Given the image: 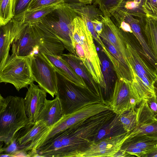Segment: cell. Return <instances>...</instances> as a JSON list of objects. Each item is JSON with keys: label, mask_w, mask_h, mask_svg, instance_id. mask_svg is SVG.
I'll use <instances>...</instances> for the list:
<instances>
[{"label": "cell", "mask_w": 157, "mask_h": 157, "mask_svg": "<svg viewBox=\"0 0 157 157\" xmlns=\"http://www.w3.org/2000/svg\"><path fill=\"white\" fill-rule=\"evenodd\" d=\"M115 114L108 110L57 133L36 150V156L77 157L90 146L94 136Z\"/></svg>", "instance_id": "6da1fadb"}, {"label": "cell", "mask_w": 157, "mask_h": 157, "mask_svg": "<svg viewBox=\"0 0 157 157\" xmlns=\"http://www.w3.org/2000/svg\"><path fill=\"white\" fill-rule=\"evenodd\" d=\"M74 47L77 56L92 76L95 82L103 87L106 86L93 38L86 23L79 16L72 22Z\"/></svg>", "instance_id": "7a4b0ae2"}, {"label": "cell", "mask_w": 157, "mask_h": 157, "mask_svg": "<svg viewBox=\"0 0 157 157\" xmlns=\"http://www.w3.org/2000/svg\"><path fill=\"white\" fill-rule=\"evenodd\" d=\"M78 16L70 5L64 2L35 24L54 34L70 53L76 56L74 47L72 23Z\"/></svg>", "instance_id": "3957f363"}, {"label": "cell", "mask_w": 157, "mask_h": 157, "mask_svg": "<svg viewBox=\"0 0 157 157\" xmlns=\"http://www.w3.org/2000/svg\"><path fill=\"white\" fill-rule=\"evenodd\" d=\"M29 122L24 98L10 95L4 98L0 109V141L9 145L17 132Z\"/></svg>", "instance_id": "277c9868"}, {"label": "cell", "mask_w": 157, "mask_h": 157, "mask_svg": "<svg viewBox=\"0 0 157 157\" xmlns=\"http://www.w3.org/2000/svg\"><path fill=\"white\" fill-rule=\"evenodd\" d=\"M56 73L57 84L56 96L59 101L63 115L71 113L88 105L101 102L87 87L75 84Z\"/></svg>", "instance_id": "5b68a950"}, {"label": "cell", "mask_w": 157, "mask_h": 157, "mask_svg": "<svg viewBox=\"0 0 157 157\" xmlns=\"http://www.w3.org/2000/svg\"><path fill=\"white\" fill-rule=\"evenodd\" d=\"M110 110L106 102L101 101L91 104L71 113L63 115L56 123L38 136L30 144L28 149L32 153L49 139L57 133L82 122L90 117L102 112Z\"/></svg>", "instance_id": "8992f818"}, {"label": "cell", "mask_w": 157, "mask_h": 157, "mask_svg": "<svg viewBox=\"0 0 157 157\" xmlns=\"http://www.w3.org/2000/svg\"><path fill=\"white\" fill-rule=\"evenodd\" d=\"M34 53L26 56L7 55L0 66V83L12 84L19 91L34 82L32 63Z\"/></svg>", "instance_id": "52a82bcc"}, {"label": "cell", "mask_w": 157, "mask_h": 157, "mask_svg": "<svg viewBox=\"0 0 157 157\" xmlns=\"http://www.w3.org/2000/svg\"><path fill=\"white\" fill-rule=\"evenodd\" d=\"M128 58L132 72L133 85L142 99L156 94V73L150 68L134 47L126 40Z\"/></svg>", "instance_id": "ba28073f"}, {"label": "cell", "mask_w": 157, "mask_h": 157, "mask_svg": "<svg viewBox=\"0 0 157 157\" xmlns=\"http://www.w3.org/2000/svg\"><path fill=\"white\" fill-rule=\"evenodd\" d=\"M142 100L132 81L119 78L116 81L112 95L107 103L110 110L119 117L127 111L136 110Z\"/></svg>", "instance_id": "9c48e42d"}, {"label": "cell", "mask_w": 157, "mask_h": 157, "mask_svg": "<svg viewBox=\"0 0 157 157\" xmlns=\"http://www.w3.org/2000/svg\"><path fill=\"white\" fill-rule=\"evenodd\" d=\"M31 69L34 81L53 98L57 92L56 72L43 53L34 54Z\"/></svg>", "instance_id": "30bf717a"}, {"label": "cell", "mask_w": 157, "mask_h": 157, "mask_svg": "<svg viewBox=\"0 0 157 157\" xmlns=\"http://www.w3.org/2000/svg\"><path fill=\"white\" fill-rule=\"evenodd\" d=\"M129 133L126 132L92 141L90 146L77 157H114L128 138Z\"/></svg>", "instance_id": "8fae6325"}, {"label": "cell", "mask_w": 157, "mask_h": 157, "mask_svg": "<svg viewBox=\"0 0 157 157\" xmlns=\"http://www.w3.org/2000/svg\"><path fill=\"white\" fill-rule=\"evenodd\" d=\"M36 33L35 24L23 23L21 30L12 44V53L26 56L38 52Z\"/></svg>", "instance_id": "7c38bea8"}, {"label": "cell", "mask_w": 157, "mask_h": 157, "mask_svg": "<svg viewBox=\"0 0 157 157\" xmlns=\"http://www.w3.org/2000/svg\"><path fill=\"white\" fill-rule=\"evenodd\" d=\"M101 21L102 23V30L99 36L115 48L130 68L126 48V40L123 34L110 17L103 15Z\"/></svg>", "instance_id": "4fadbf2b"}, {"label": "cell", "mask_w": 157, "mask_h": 157, "mask_svg": "<svg viewBox=\"0 0 157 157\" xmlns=\"http://www.w3.org/2000/svg\"><path fill=\"white\" fill-rule=\"evenodd\" d=\"M47 92L38 85L32 82L28 88L24 98L26 114L29 123L37 121L38 117L46 99Z\"/></svg>", "instance_id": "5bb4252c"}, {"label": "cell", "mask_w": 157, "mask_h": 157, "mask_svg": "<svg viewBox=\"0 0 157 157\" xmlns=\"http://www.w3.org/2000/svg\"><path fill=\"white\" fill-rule=\"evenodd\" d=\"M35 25L36 45L38 52L56 56H61L65 48L61 41L49 30Z\"/></svg>", "instance_id": "9a60e30c"}, {"label": "cell", "mask_w": 157, "mask_h": 157, "mask_svg": "<svg viewBox=\"0 0 157 157\" xmlns=\"http://www.w3.org/2000/svg\"><path fill=\"white\" fill-rule=\"evenodd\" d=\"M23 23L21 18L13 17L6 24L0 26V66L9 54L12 42Z\"/></svg>", "instance_id": "2e32d148"}, {"label": "cell", "mask_w": 157, "mask_h": 157, "mask_svg": "<svg viewBox=\"0 0 157 157\" xmlns=\"http://www.w3.org/2000/svg\"><path fill=\"white\" fill-rule=\"evenodd\" d=\"M48 127L45 124L40 121L29 122L17 132L14 138L21 150L27 152L26 149Z\"/></svg>", "instance_id": "e0dca14e"}, {"label": "cell", "mask_w": 157, "mask_h": 157, "mask_svg": "<svg viewBox=\"0 0 157 157\" xmlns=\"http://www.w3.org/2000/svg\"><path fill=\"white\" fill-rule=\"evenodd\" d=\"M101 47L113 64L118 78H123L132 81L133 77L130 68L115 48L106 41L103 40Z\"/></svg>", "instance_id": "ac0fdd59"}, {"label": "cell", "mask_w": 157, "mask_h": 157, "mask_svg": "<svg viewBox=\"0 0 157 157\" xmlns=\"http://www.w3.org/2000/svg\"><path fill=\"white\" fill-rule=\"evenodd\" d=\"M61 56L83 81L86 87L95 94L97 90L94 82V81L80 58L70 53H63Z\"/></svg>", "instance_id": "d6986e66"}, {"label": "cell", "mask_w": 157, "mask_h": 157, "mask_svg": "<svg viewBox=\"0 0 157 157\" xmlns=\"http://www.w3.org/2000/svg\"><path fill=\"white\" fill-rule=\"evenodd\" d=\"M63 116L58 99L56 97L52 100L46 99L37 121L43 122L50 127L58 121Z\"/></svg>", "instance_id": "ffe728a7"}, {"label": "cell", "mask_w": 157, "mask_h": 157, "mask_svg": "<svg viewBox=\"0 0 157 157\" xmlns=\"http://www.w3.org/2000/svg\"><path fill=\"white\" fill-rule=\"evenodd\" d=\"M157 133H154L128 138L124 142L121 149L134 147L147 151L149 154L157 152Z\"/></svg>", "instance_id": "44dd1931"}, {"label": "cell", "mask_w": 157, "mask_h": 157, "mask_svg": "<svg viewBox=\"0 0 157 157\" xmlns=\"http://www.w3.org/2000/svg\"><path fill=\"white\" fill-rule=\"evenodd\" d=\"M44 54L57 72L74 83L86 87L83 81L75 73L61 56H56L48 53Z\"/></svg>", "instance_id": "7402d4cb"}, {"label": "cell", "mask_w": 157, "mask_h": 157, "mask_svg": "<svg viewBox=\"0 0 157 157\" xmlns=\"http://www.w3.org/2000/svg\"><path fill=\"white\" fill-rule=\"evenodd\" d=\"M124 20L130 25L132 33L137 38L141 45L145 56L156 67L157 59L147 45L142 35L140 26V21L128 14L125 16Z\"/></svg>", "instance_id": "603a6c76"}, {"label": "cell", "mask_w": 157, "mask_h": 157, "mask_svg": "<svg viewBox=\"0 0 157 157\" xmlns=\"http://www.w3.org/2000/svg\"><path fill=\"white\" fill-rule=\"evenodd\" d=\"M144 32L148 46L155 58L157 57V17L146 15Z\"/></svg>", "instance_id": "cb8c5ba5"}, {"label": "cell", "mask_w": 157, "mask_h": 157, "mask_svg": "<svg viewBox=\"0 0 157 157\" xmlns=\"http://www.w3.org/2000/svg\"><path fill=\"white\" fill-rule=\"evenodd\" d=\"M61 3L55 4L25 11L22 17L23 23L35 24L58 7Z\"/></svg>", "instance_id": "d4e9b609"}, {"label": "cell", "mask_w": 157, "mask_h": 157, "mask_svg": "<svg viewBox=\"0 0 157 157\" xmlns=\"http://www.w3.org/2000/svg\"><path fill=\"white\" fill-rule=\"evenodd\" d=\"M136 110V127L143 124L157 122V114L149 108L145 99H143Z\"/></svg>", "instance_id": "484cf974"}, {"label": "cell", "mask_w": 157, "mask_h": 157, "mask_svg": "<svg viewBox=\"0 0 157 157\" xmlns=\"http://www.w3.org/2000/svg\"><path fill=\"white\" fill-rule=\"evenodd\" d=\"M143 4L134 0H124L119 9L131 15L139 17L143 21H145L146 17L143 10Z\"/></svg>", "instance_id": "4316f807"}, {"label": "cell", "mask_w": 157, "mask_h": 157, "mask_svg": "<svg viewBox=\"0 0 157 157\" xmlns=\"http://www.w3.org/2000/svg\"><path fill=\"white\" fill-rule=\"evenodd\" d=\"M124 0H96L103 15L109 17L119 10Z\"/></svg>", "instance_id": "83f0119b"}, {"label": "cell", "mask_w": 157, "mask_h": 157, "mask_svg": "<svg viewBox=\"0 0 157 157\" xmlns=\"http://www.w3.org/2000/svg\"><path fill=\"white\" fill-rule=\"evenodd\" d=\"M13 0H0V26L6 24L14 17Z\"/></svg>", "instance_id": "f1b7e54d"}, {"label": "cell", "mask_w": 157, "mask_h": 157, "mask_svg": "<svg viewBox=\"0 0 157 157\" xmlns=\"http://www.w3.org/2000/svg\"><path fill=\"white\" fill-rule=\"evenodd\" d=\"M119 117L123 127L126 132H130L135 128L136 123V110L127 111Z\"/></svg>", "instance_id": "f546056e"}, {"label": "cell", "mask_w": 157, "mask_h": 157, "mask_svg": "<svg viewBox=\"0 0 157 157\" xmlns=\"http://www.w3.org/2000/svg\"><path fill=\"white\" fill-rule=\"evenodd\" d=\"M154 133H157V122L143 124L135 128L130 132L128 138Z\"/></svg>", "instance_id": "4dcf8cb0"}, {"label": "cell", "mask_w": 157, "mask_h": 157, "mask_svg": "<svg viewBox=\"0 0 157 157\" xmlns=\"http://www.w3.org/2000/svg\"><path fill=\"white\" fill-rule=\"evenodd\" d=\"M32 0H13L14 17H21L28 9Z\"/></svg>", "instance_id": "1f68e13d"}, {"label": "cell", "mask_w": 157, "mask_h": 157, "mask_svg": "<svg viewBox=\"0 0 157 157\" xmlns=\"http://www.w3.org/2000/svg\"><path fill=\"white\" fill-rule=\"evenodd\" d=\"M142 6L146 15L157 17V0H144Z\"/></svg>", "instance_id": "d6a6232c"}, {"label": "cell", "mask_w": 157, "mask_h": 157, "mask_svg": "<svg viewBox=\"0 0 157 157\" xmlns=\"http://www.w3.org/2000/svg\"><path fill=\"white\" fill-rule=\"evenodd\" d=\"M65 0H32L27 10L35 9L39 7L65 2Z\"/></svg>", "instance_id": "836d02e7"}, {"label": "cell", "mask_w": 157, "mask_h": 157, "mask_svg": "<svg viewBox=\"0 0 157 157\" xmlns=\"http://www.w3.org/2000/svg\"><path fill=\"white\" fill-rule=\"evenodd\" d=\"M151 110L155 113L157 114V104L156 95H154L145 98Z\"/></svg>", "instance_id": "e575fe53"}, {"label": "cell", "mask_w": 157, "mask_h": 157, "mask_svg": "<svg viewBox=\"0 0 157 157\" xmlns=\"http://www.w3.org/2000/svg\"><path fill=\"white\" fill-rule=\"evenodd\" d=\"M94 30L99 36L102 30V22L98 20H94L91 21Z\"/></svg>", "instance_id": "d590c367"}, {"label": "cell", "mask_w": 157, "mask_h": 157, "mask_svg": "<svg viewBox=\"0 0 157 157\" xmlns=\"http://www.w3.org/2000/svg\"><path fill=\"white\" fill-rule=\"evenodd\" d=\"M119 25V28L122 29L124 31L132 33L130 25L124 20H121L117 21Z\"/></svg>", "instance_id": "8d00e7d4"}, {"label": "cell", "mask_w": 157, "mask_h": 157, "mask_svg": "<svg viewBox=\"0 0 157 157\" xmlns=\"http://www.w3.org/2000/svg\"><path fill=\"white\" fill-rule=\"evenodd\" d=\"M78 2L85 4H89L92 3L94 0H74Z\"/></svg>", "instance_id": "74e56055"}, {"label": "cell", "mask_w": 157, "mask_h": 157, "mask_svg": "<svg viewBox=\"0 0 157 157\" xmlns=\"http://www.w3.org/2000/svg\"><path fill=\"white\" fill-rule=\"evenodd\" d=\"M103 66L104 67L108 68L109 66V62L106 60L103 61Z\"/></svg>", "instance_id": "f35d334b"}, {"label": "cell", "mask_w": 157, "mask_h": 157, "mask_svg": "<svg viewBox=\"0 0 157 157\" xmlns=\"http://www.w3.org/2000/svg\"><path fill=\"white\" fill-rule=\"evenodd\" d=\"M4 98L2 96L0 93V109L3 104Z\"/></svg>", "instance_id": "ab89813d"}, {"label": "cell", "mask_w": 157, "mask_h": 157, "mask_svg": "<svg viewBox=\"0 0 157 157\" xmlns=\"http://www.w3.org/2000/svg\"><path fill=\"white\" fill-rule=\"evenodd\" d=\"M3 142L2 141H0V154H3V150L2 147Z\"/></svg>", "instance_id": "60d3db41"}]
</instances>
